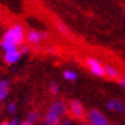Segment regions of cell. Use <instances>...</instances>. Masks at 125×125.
I'll return each instance as SVG.
<instances>
[{
    "label": "cell",
    "instance_id": "12",
    "mask_svg": "<svg viewBox=\"0 0 125 125\" xmlns=\"http://www.w3.org/2000/svg\"><path fill=\"white\" fill-rule=\"evenodd\" d=\"M62 77H64L65 81H69V82H74L77 81L78 78V74L74 72V70H65L64 73H62Z\"/></svg>",
    "mask_w": 125,
    "mask_h": 125
},
{
    "label": "cell",
    "instance_id": "23",
    "mask_svg": "<svg viewBox=\"0 0 125 125\" xmlns=\"http://www.w3.org/2000/svg\"><path fill=\"white\" fill-rule=\"evenodd\" d=\"M79 125H92V124H89V123H81Z\"/></svg>",
    "mask_w": 125,
    "mask_h": 125
},
{
    "label": "cell",
    "instance_id": "16",
    "mask_svg": "<svg viewBox=\"0 0 125 125\" xmlns=\"http://www.w3.org/2000/svg\"><path fill=\"white\" fill-rule=\"evenodd\" d=\"M7 110H8V112H9V114H14V112H15V110H17V105L14 104V102H12V104H9V105H8Z\"/></svg>",
    "mask_w": 125,
    "mask_h": 125
},
{
    "label": "cell",
    "instance_id": "15",
    "mask_svg": "<svg viewBox=\"0 0 125 125\" xmlns=\"http://www.w3.org/2000/svg\"><path fill=\"white\" fill-rule=\"evenodd\" d=\"M50 92L51 93H52V94H58L59 93V87H58V84H56V83H51L50 84Z\"/></svg>",
    "mask_w": 125,
    "mask_h": 125
},
{
    "label": "cell",
    "instance_id": "25",
    "mask_svg": "<svg viewBox=\"0 0 125 125\" xmlns=\"http://www.w3.org/2000/svg\"><path fill=\"white\" fill-rule=\"evenodd\" d=\"M0 104H1V98H0Z\"/></svg>",
    "mask_w": 125,
    "mask_h": 125
},
{
    "label": "cell",
    "instance_id": "6",
    "mask_svg": "<svg viewBox=\"0 0 125 125\" xmlns=\"http://www.w3.org/2000/svg\"><path fill=\"white\" fill-rule=\"evenodd\" d=\"M46 37V33H42L40 31H36V30H31L28 31V33L26 35V40L27 42H30L32 45H38L41 42V40Z\"/></svg>",
    "mask_w": 125,
    "mask_h": 125
},
{
    "label": "cell",
    "instance_id": "21",
    "mask_svg": "<svg viewBox=\"0 0 125 125\" xmlns=\"http://www.w3.org/2000/svg\"><path fill=\"white\" fill-rule=\"evenodd\" d=\"M10 125H18V120H17V119H15V120H13L12 123H10Z\"/></svg>",
    "mask_w": 125,
    "mask_h": 125
},
{
    "label": "cell",
    "instance_id": "10",
    "mask_svg": "<svg viewBox=\"0 0 125 125\" xmlns=\"http://www.w3.org/2000/svg\"><path fill=\"white\" fill-rule=\"evenodd\" d=\"M105 75H107L109 78H117L119 72L116 68H114L111 65H106L105 66Z\"/></svg>",
    "mask_w": 125,
    "mask_h": 125
},
{
    "label": "cell",
    "instance_id": "24",
    "mask_svg": "<svg viewBox=\"0 0 125 125\" xmlns=\"http://www.w3.org/2000/svg\"><path fill=\"white\" fill-rule=\"evenodd\" d=\"M1 125H10V123H8V121H5V123H3Z\"/></svg>",
    "mask_w": 125,
    "mask_h": 125
},
{
    "label": "cell",
    "instance_id": "9",
    "mask_svg": "<svg viewBox=\"0 0 125 125\" xmlns=\"http://www.w3.org/2000/svg\"><path fill=\"white\" fill-rule=\"evenodd\" d=\"M9 92V83L8 81H1L0 82V98L4 100L8 96Z\"/></svg>",
    "mask_w": 125,
    "mask_h": 125
},
{
    "label": "cell",
    "instance_id": "2",
    "mask_svg": "<svg viewBox=\"0 0 125 125\" xmlns=\"http://www.w3.org/2000/svg\"><path fill=\"white\" fill-rule=\"evenodd\" d=\"M26 38V33H24V30L21 24H15L13 27H10L9 30L5 32V35L3 37V40H7V41H10L15 43L17 46L19 45H23V41Z\"/></svg>",
    "mask_w": 125,
    "mask_h": 125
},
{
    "label": "cell",
    "instance_id": "4",
    "mask_svg": "<svg viewBox=\"0 0 125 125\" xmlns=\"http://www.w3.org/2000/svg\"><path fill=\"white\" fill-rule=\"evenodd\" d=\"M86 64L88 66V69L91 70L93 75L96 77H104L105 75V66H102V64L94 58H87Z\"/></svg>",
    "mask_w": 125,
    "mask_h": 125
},
{
    "label": "cell",
    "instance_id": "13",
    "mask_svg": "<svg viewBox=\"0 0 125 125\" xmlns=\"http://www.w3.org/2000/svg\"><path fill=\"white\" fill-rule=\"evenodd\" d=\"M1 47L4 51H12V50H17L18 46H17L15 43L10 42V41H7V40H3L1 41Z\"/></svg>",
    "mask_w": 125,
    "mask_h": 125
},
{
    "label": "cell",
    "instance_id": "3",
    "mask_svg": "<svg viewBox=\"0 0 125 125\" xmlns=\"http://www.w3.org/2000/svg\"><path fill=\"white\" fill-rule=\"evenodd\" d=\"M87 121L92 125H110L107 117L98 110H91L88 114H86Z\"/></svg>",
    "mask_w": 125,
    "mask_h": 125
},
{
    "label": "cell",
    "instance_id": "22",
    "mask_svg": "<svg viewBox=\"0 0 125 125\" xmlns=\"http://www.w3.org/2000/svg\"><path fill=\"white\" fill-rule=\"evenodd\" d=\"M120 84H121V86H124V87H125V81H124V79H121V81H120Z\"/></svg>",
    "mask_w": 125,
    "mask_h": 125
},
{
    "label": "cell",
    "instance_id": "5",
    "mask_svg": "<svg viewBox=\"0 0 125 125\" xmlns=\"http://www.w3.org/2000/svg\"><path fill=\"white\" fill-rule=\"evenodd\" d=\"M69 110H70V114H72V115L74 116L75 119H78V120H82V119L86 116V112H84L83 105H82L79 101H77V100H73V101L70 102Z\"/></svg>",
    "mask_w": 125,
    "mask_h": 125
},
{
    "label": "cell",
    "instance_id": "17",
    "mask_svg": "<svg viewBox=\"0 0 125 125\" xmlns=\"http://www.w3.org/2000/svg\"><path fill=\"white\" fill-rule=\"evenodd\" d=\"M28 51H30V47L27 46V45H23V46H22V49H21V54L23 52V54H27Z\"/></svg>",
    "mask_w": 125,
    "mask_h": 125
},
{
    "label": "cell",
    "instance_id": "11",
    "mask_svg": "<svg viewBox=\"0 0 125 125\" xmlns=\"http://www.w3.org/2000/svg\"><path fill=\"white\" fill-rule=\"evenodd\" d=\"M56 27H58L59 32L61 33L62 36H65V37H68V38H70V37H72V33H70V31L68 30V27H66L65 24H62L61 22H56Z\"/></svg>",
    "mask_w": 125,
    "mask_h": 125
},
{
    "label": "cell",
    "instance_id": "8",
    "mask_svg": "<svg viewBox=\"0 0 125 125\" xmlns=\"http://www.w3.org/2000/svg\"><path fill=\"white\" fill-rule=\"evenodd\" d=\"M106 107L110 111H116V112H124V110H125L124 105L121 104L120 101H117V100L109 101V102H107V105H106Z\"/></svg>",
    "mask_w": 125,
    "mask_h": 125
},
{
    "label": "cell",
    "instance_id": "14",
    "mask_svg": "<svg viewBox=\"0 0 125 125\" xmlns=\"http://www.w3.org/2000/svg\"><path fill=\"white\" fill-rule=\"evenodd\" d=\"M38 119H40V116H38V114H37L36 111H31V112L27 115V120L31 121V123H33V124H36V123L38 121Z\"/></svg>",
    "mask_w": 125,
    "mask_h": 125
},
{
    "label": "cell",
    "instance_id": "20",
    "mask_svg": "<svg viewBox=\"0 0 125 125\" xmlns=\"http://www.w3.org/2000/svg\"><path fill=\"white\" fill-rule=\"evenodd\" d=\"M47 51H49V54H56V50L55 49H49Z\"/></svg>",
    "mask_w": 125,
    "mask_h": 125
},
{
    "label": "cell",
    "instance_id": "1",
    "mask_svg": "<svg viewBox=\"0 0 125 125\" xmlns=\"http://www.w3.org/2000/svg\"><path fill=\"white\" fill-rule=\"evenodd\" d=\"M66 114V106L62 101L58 100L49 107L45 115V124L47 125H59L61 121V116Z\"/></svg>",
    "mask_w": 125,
    "mask_h": 125
},
{
    "label": "cell",
    "instance_id": "18",
    "mask_svg": "<svg viewBox=\"0 0 125 125\" xmlns=\"http://www.w3.org/2000/svg\"><path fill=\"white\" fill-rule=\"evenodd\" d=\"M61 123V125H70V123H72V120L69 117H66V119H64L62 121H60Z\"/></svg>",
    "mask_w": 125,
    "mask_h": 125
},
{
    "label": "cell",
    "instance_id": "7",
    "mask_svg": "<svg viewBox=\"0 0 125 125\" xmlns=\"http://www.w3.org/2000/svg\"><path fill=\"white\" fill-rule=\"evenodd\" d=\"M19 59H21V51L18 49L12 50V51H5V56H4L5 62H8V64H15Z\"/></svg>",
    "mask_w": 125,
    "mask_h": 125
},
{
    "label": "cell",
    "instance_id": "19",
    "mask_svg": "<svg viewBox=\"0 0 125 125\" xmlns=\"http://www.w3.org/2000/svg\"><path fill=\"white\" fill-rule=\"evenodd\" d=\"M21 125H35L33 123H31V121H28V120H26V121H23Z\"/></svg>",
    "mask_w": 125,
    "mask_h": 125
},
{
    "label": "cell",
    "instance_id": "26",
    "mask_svg": "<svg viewBox=\"0 0 125 125\" xmlns=\"http://www.w3.org/2000/svg\"><path fill=\"white\" fill-rule=\"evenodd\" d=\"M42 125H47V124H42Z\"/></svg>",
    "mask_w": 125,
    "mask_h": 125
}]
</instances>
